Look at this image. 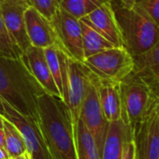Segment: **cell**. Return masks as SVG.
<instances>
[{"label":"cell","instance_id":"1","mask_svg":"<svg viewBox=\"0 0 159 159\" xmlns=\"http://www.w3.org/2000/svg\"><path fill=\"white\" fill-rule=\"evenodd\" d=\"M38 115L50 159H78L76 125L64 100L43 93L38 99Z\"/></svg>","mask_w":159,"mask_h":159},{"label":"cell","instance_id":"2","mask_svg":"<svg viewBox=\"0 0 159 159\" xmlns=\"http://www.w3.org/2000/svg\"><path fill=\"white\" fill-rule=\"evenodd\" d=\"M44 90L20 58L0 55V98L22 114L36 120L38 99Z\"/></svg>","mask_w":159,"mask_h":159},{"label":"cell","instance_id":"3","mask_svg":"<svg viewBox=\"0 0 159 159\" xmlns=\"http://www.w3.org/2000/svg\"><path fill=\"white\" fill-rule=\"evenodd\" d=\"M114 14L121 31L124 47L132 56L152 48L159 40V25L139 4L111 0Z\"/></svg>","mask_w":159,"mask_h":159},{"label":"cell","instance_id":"4","mask_svg":"<svg viewBox=\"0 0 159 159\" xmlns=\"http://www.w3.org/2000/svg\"><path fill=\"white\" fill-rule=\"evenodd\" d=\"M122 119L133 128L156 107L159 99L133 71L120 82Z\"/></svg>","mask_w":159,"mask_h":159},{"label":"cell","instance_id":"5","mask_svg":"<svg viewBox=\"0 0 159 159\" xmlns=\"http://www.w3.org/2000/svg\"><path fill=\"white\" fill-rule=\"evenodd\" d=\"M90 71L100 79L120 83L133 71V56L124 47H111L84 59Z\"/></svg>","mask_w":159,"mask_h":159},{"label":"cell","instance_id":"6","mask_svg":"<svg viewBox=\"0 0 159 159\" xmlns=\"http://www.w3.org/2000/svg\"><path fill=\"white\" fill-rule=\"evenodd\" d=\"M79 119L84 123L94 136L101 154L110 123L104 116L95 81V74L92 71L90 73V80L82 103Z\"/></svg>","mask_w":159,"mask_h":159},{"label":"cell","instance_id":"7","mask_svg":"<svg viewBox=\"0 0 159 159\" xmlns=\"http://www.w3.org/2000/svg\"><path fill=\"white\" fill-rule=\"evenodd\" d=\"M3 106L4 118L12 123L19 130L32 159H50L39 121L31 116L22 114L5 100H3Z\"/></svg>","mask_w":159,"mask_h":159},{"label":"cell","instance_id":"8","mask_svg":"<svg viewBox=\"0 0 159 159\" xmlns=\"http://www.w3.org/2000/svg\"><path fill=\"white\" fill-rule=\"evenodd\" d=\"M51 22L57 35L61 50L69 58L84 62L85 58L80 20L60 8Z\"/></svg>","mask_w":159,"mask_h":159},{"label":"cell","instance_id":"9","mask_svg":"<svg viewBox=\"0 0 159 159\" xmlns=\"http://www.w3.org/2000/svg\"><path fill=\"white\" fill-rule=\"evenodd\" d=\"M29 7L25 0H2L0 1V14L12 42L24 52L30 46L25 23V12Z\"/></svg>","mask_w":159,"mask_h":159},{"label":"cell","instance_id":"10","mask_svg":"<svg viewBox=\"0 0 159 159\" xmlns=\"http://www.w3.org/2000/svg\"><path fill=\"white\" fill-rule=\"evenodd\" d=\"M90 73L91 71L83 62L69 58L68 85L63 100L67 105L75 125L80 118V111L90 80Z\"/></svg>","mask_w":159,"mask_h":159},{"label":"cell","instance_id":"11","mask_svg":"<svg viewBox=\"0 0 159 159\" xmlns=\"http://www.w3.org/2000/svg\"><path fill=\"white\" fill-rule=\"evenodd\" d=\"M132 130L136 159H159V128L156 107Z\"/></svg>","mask_w":159,"mask_h":159},{"label":"cell","instance_id":"12","mask_svg":"<svg viewBox=\"0 0 159 159\" xmlns=\"http://www.w3.org/2000/svg\"><path fill=\"white\" fill-rule=\"evenodd\" d=\"M25 29L31 46L45 49L57 47L61 49L57 35L52 22L32 7H28L25 12Z\"/></svg>","mask_w":159,"mask_h":159},{"label":"cell","instance_id":"13","mask_svg":"<svg viewBox=\"0 0 159 159\" xmlns=\"http://www.w3.org/2000/svg\"><path fill=\"white\" fill-rule=\"evenodd\" d=\"M21 59L45 93L62 98L49 68L43 49L30 46L22 53Z\"/></svg>","mask_w":159,"mask_h":159},{"label":"cell","instance_id":"14","mask_svg":"<svg viewBox=\"0 0 159 159\" xmlns=\"http://www.w3.org/2000/svg\"><path fill=\"white\" fill-rule=\"evenodd\" d=\"M81 20L93 26L114 46H124L121 31L114 14L111 1L102 4Z\"/></svg>","mask_w":159,"mask_h":159},{"label":"cell","instance_id":"15","mask_svg":"<svg viewBox=\"0 0 159 159\" xmlns=\"http://www.w3.org/2000/svg\"><path fill=\"white\" fill-rule=\"evenodd\" d=\"M135 73L159 99V40L141 54L133 56Z\"/></svg>","mask_w":159,"mask_h":159},{"label":"cell","instance_id":"16","mask_svg":"<svg viewBox=\"0 0 159 159\" xmlns=\"http://www.w3.org/2000/svg\"><path fill=\"white\" fill-rule=\"evenodd\" d=\"M100 105L107 121L113 122L122 119V101L120 83L100 79L95 75Z\"/></svg>","mask_w":159,"mask_h":159},{"label":"cell","instance_id":"17","mask_svg":"<svg viewBox=\"0 0 159 159\" xmlns=\"http://www.w3.org/2000/svg\"><path fill=\"white\" fill-rule=\"evenodd\" d=\"M133 137V130L123 119L110 122L101 152V159H122L125 143Z\"/></svg>","mask_w":159,"mask_h":159},{"label":"cell","instance_id":"18","mask_svg":"<svg viewBox=\"0 0 159 159\" xmlns=\"http://www.w3.org/2000/svg\"><path fill=\"white\" fill-rule=\"evenodd\" d=\"M76 139L78 159H101L94 136L81 119L76 124Z\"/></svg>","mask_w":159,"mask_h":159},{"label":"cell","instance_id":"19","mask_svg":"<svg viewBox=\"0 0 159 159\" xmlns=\"http://www.w3.org/2000/svg\"><path fill=\"white\" fill-rule=\"evenodd\" d=\"M83 37L84 53V58L94 55L99 52L114 47L108 39H106L99 32H98L93 26L80 19Z\"/></svg>","mask_w":159,"mask_h":159},{"label":"cell","instance_id":"20","mask_svg":"<svg viewBox=\"0 0 159 159\" xmlns=\"http://www.w3.org/2000/svg\"><path fill=\"white\" fill-rule=\"evenodd\" d=\"M109 1L111 0H61L60 8L80 20Z\"/></svg>","mask_w":159,"mask_h":159},{"label":"cell","instance_id":"21","mask_svg":"<svg viewBox=\"0 0 159 159\" xmlns=\"http://www.w3.org/2000/svg\"><path fill=\"white\" fill-rule=\"evenodd\" d=\"M3 130L5 133V149L11 158L23 154L27 151L21 133L16 126L7 119L4 120Z\"/></svg>","mask_w":159,"mask_h":159},{"label":"cell","instance_id":"22","mask_svg":"<svg viewBox=\"0 0 159 159\" xmlns=\"http://www.w3.org/2000/svg\"><path fill=\"white\" fill-rule=\"evenodd\" d=\"M22 53V51L12 42L0 14V55L10 58H20Z\"/></svg>","mask_w":159,"mask_h":159},{"label":"cell","instance_id":"23","mask_svg":"<svg viewBox=\"0 0 159 159\" xmlns=\"http://www.w3.org/2000/svg\"><path fill=\"white\" fill-rule=\"evenodd\" d=\"M28 5L36 9L48 20H52L60 9L61 0H25Z\"/></svg>","mask_w":159,"mask_h":159},{"label":"cell","instance_id":"24","mask_svg":"<svg viewBox=\"0 0 159 159\" xmlns=\"http://www.w3.org/2000/svg\"><path fill=\"white\" fill-rule=\"evenodd\" d=\"M147 14L159 25V0H138Z\"/></svg>","mask_w":159,"mask_h":159},{"label":"cell","instance_id":"25","mask_svg":"<svg viewBox=\"0 0 159 159\" xmlns=\"http://www.w3.org/2000/svg\"><path fill=\"white\" fill-rule=\"evenodd\" d=\"M122 159H136V152H135V143L133 137L130 138L125 143L123 152Z\"/></svg>","mask_w":159,"mask_h":159},{"label":"cell","instance_id":"26","mask_svg":"<svg viewBox=\"0 0 159 159\" xmlns=\"http://www.w3.org/2000/svg\"><path fill=\"white\" fill-rule=\"evenodd\" d=\"M10 159H32V156L31 154L29 153L28 151H26L25 152H24L23 154H20L18 156H15V157H11Z\"/></svg>","mask_w":159,"mask_h":159},{"label":"cell","instance_id":"27","mask_svg":"<svg viewBox=\"0 0 159 159\" xmlns=\"http://www.w3.org/2000/svg\"><path fill=\"white\" fill-rule=\"evenodd\" d=\"M10 155L5 148L0 147V159H10Z\"/></svg>","mask_w":159,"mask_h":159},{"label":"cell","instance_id":"28","mask_svg":"<svg viewBox=\"0 0 159 159\" xmlns=\"http://www.w3.org/2000/svg\"><path fill=\"white\" fill-rule=\"evenodd\" d=\"M0 147L5 148V133L3 128H0Z\"/></svg>","mask_w":159,"mask_h":159},{"label":"cell","instance_id":"29","mask_svg":"<svg viewBox=\"0 0 159 159\" xmlns=\"http://www.w3.org/2000/svg\"><path fill=\"white\" fill-rule=\"evenodd\" d=\"M0 113L2 115L4 114V106H3V100L1 98H0Z\"/></svg>","mask_w":159,"mask_h":159},{"label":"cell","instance_id":"30","mask_svg":"<svg viewBox=\"0 0 159 159\" xmlns=\"http://www.w3.org/2000/svg\"><path fill=\"white\" fill-rule=\"evenodd\" d=\"M4 120H5V118H4V116L0 113V128H3V125H4Z\"/></svg>","mask_w":159,"mask_h":159},{"label":"cell","instance_id":"31","mask_svg":"<svg viewBox=\"0 0 159 159\" xmlns=\"http://www.w3.org/2000/svg\"><path fill=\"white\" fill-rule=\"evenodd\" d=\"M156 114H157V124H158V128H159V102L156 105Z\"/></svg>","mask_w":159,"mask_h":159},{"label":"cell","instance_id":"32","mask_svg":"<svg viewBox=\"0 0 159 159\" xmlns=\"http://www.w3.org/2000/svg\"><path fill=\"white\" fill-rule=\"evenodd\" d=\"M121 1H123L125 3H133V2H136L137 0H121Z\"/></svg>","mask_w":159,"mask_h":159},{"label":"cell","instance_id":"33","mask_svg":"<svg viewBox=\"0 0 159 159\" xmlns=\"http://www.w3.org/2000/svg\"><path fill=\"white\" fill-rule=\"evenodd\" d=\"M0 1H2V0H0Z\"/></svg>","mask_w":159,"mask_h":159}]
</instances>
